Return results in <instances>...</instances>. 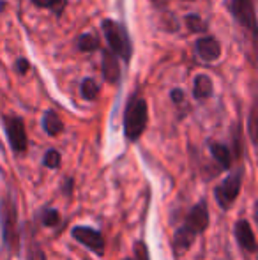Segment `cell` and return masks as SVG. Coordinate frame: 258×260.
<instances>
[{"label": "cell", "mask_w": 258, "mask_h": 260, "mask_svg": "<svg viewBox=\"0 0 258 260\" xmlns=\"http://www.w3.org/2000/svg\"><path fill=\"white\" fill-rule=\"evenodd\" d=\"M249 138L255 144L256 142V110H251V115H249Z\"/></svg>", "instance_id": "7402d4cb"}, {"label": "cell", "mask_w": 258, "mask_h": 260, "mask_svg": "<svg viewBox=\"0 0 258 260\" xmlns=\"http://www.w3.org/2000/svg\"><path fill=\"white\" fill-rule=\"evenodd\" d=\"M134 257H136V260H151V257H149L147 244L141 243V241H138V243L134 244Z\"/></svg>", "instance_id": "44dd1931"}, {"label": "cell", "mask_w": 258, "mask_h": 260, "mask_svg": "<svg viewBox=\"0 0 258 260\" xmlns=\"http://www.w3.org/2000/svg\"><path fill=\"white\" fill-rule=\"evenodd\" d=\"M43 163H45L48 168H52V170L59 168V167H60V152H59V151H55V149H50V151H46Z\"/></svg>", "instance_id": "d6986e66"}, {"label": "cell", "mask_w": 258, "mask_h": 260, "mask_svg": "<svg viewBox=\"0 0 258 260\" xmlns=\"http://www.w3.org/2000/svg\"><path fill=\"white\" fill-rule=\"evenodd\" d=\"M172 100L175 101V103H180V101L184 100V94H182V90H179V89H177V90H173V92H172Z\"/></svg>", "instance_id": "d4e9b609"}, {"label": "cell", "mask_w": 258, "mask_h": 260, "mask_svg": "<svg viewBox=\"0 0 258 260\" xmlns=\"http://www.w3.org/2000/svg\"><path fill=\"white\" fill-rule=\"evenodd\" d=\"M32 4L38 7H46V9L53 11L57 16H60L64 13L67 0H32Z\"/></svg>", "instance_id": "9a60e30c"}, {"label": "cell", "mask_w": 258, "mask_h": 260, "mask_svg": "<svg viewBox=\"0 0 258 260\" xmlns=\"http://www.w3.org/2000/svg\"><path fill=\"white\" fill-rule=\"evenodd\" d=\"M7 131V138L14 152H25L27 149V133H25V124L20 117H6L4 119Z\"/></svg>", "instance_id": "52a82bcc"}, {"label": "cell", "mask_w": 258, "mask_h": 260, "mask_svg": "<svg viewBox=\"0 0 258 260\" xmlns=\"http://www.w3.org/2000/svg\"><path fill=\"white\" fill-rule=\"evenodd\" d=\"M235 239H237L239 246L242 248L248 253H255L256 251V239H255V232H253L251 225L246 219H239L235 223Z\"/></svg>", "instance_id": "9c48e42d"}, {"label": "cell", "mask_w": 258, "mask_h": 260, "mask_svg": "<svg viewBox=\"0 0 258 260\" xmlns=\"http://www.w3.org/2000/svg\"><path fill=\"white\" fill-rule=\"evenodd\" d=\"M97 94H99V85H97L96 80L92 78H85L82 82V96L85 98V100L92 101L97 98Z\"/></svg>", "instance_id": "2e32d148"}, {"label": "cell", "mask_w": 258, "mask_h": 260, "mask_svg": "<svg viewBox=\"0 0 258 260\" xmlns=\"http://www.w3.org/2000/svg\"><path fill=\"white\" fill-rule=\"evenodd\" d=\"M196 55L205 62H214L221 55V45L217 43V39L210 38V36L200 38L196 41Z\"/></svg>", "instance_id": "30bf717a"}, {"label": "cell", "mask_w": 258, "mask_h": 260, "mask_svg": "<svg viewBox=\"0 0 258 260\" xmlns=\"http://www.w3.org/2000/svg\"><path fill=\"white\" fill-rule=\"evenodd\" d=\"M71 236L78 241L80 244H83L85 248H89L90 251H94L96 255L103 257L104 253V239L101 236L99 230L90 229V226H75L71 230Z\"/></svg>", "instance_id": "8992f818"}, {"label": "cell", "mask_w": 258, "mask_h": 260, "mask_svg": "<svg viewBox=\"0 0 258 260\" xmlns=\"http://www.w3.org/2000/svg\"><path fill=\"white\" fill-rule=\"evenodd\" d=\"M97 46H99V41L92 34H83L78 38V48L82 52H94V50H97Z\"/></svg>", "instance_id": "e0dca14e"}, {"label": "cell", "mask_w": 258, "mask_h": 260, "mask_svg": "<svg viewBox=\"0 0 258 260\" xmlns=\"http://www.w3.org/2000/svg\"><path fill=\"white\" fill-rule=\"evenodd\" d=\"M242 186V170H237L234 174H230L219 186L214 188V197H216V202L219 204L221 209H230L232 204L237 200L239 193H241Z\"/></svg>", "instance_id": "5b68a950"}, {"label": "cell", "mask_w": 258, "mask_h": 260, "mask_svg": "<svg viewBox=\"0 0 258 260\" xmlns=\"http://www.w3.org/2000/svg\"><path fill=\"white\" fill-rule=\"evenodd\" d=\"M209 226V207H207V200L202 199L200 202H196L191 211L188 212L186 221L182 226L175 230L172 237V248L175 251V255H182L193 246L195 239L202 232H205V229Z\"/></svg>", "instance_id": "6da1fadb"}, {"label": "cell", "mask_w": 258, "mask_h": 260, "mask_svg": "<svg viewBox=\"0 0 258 260\" xmlns=\"http://www.w3.org/2000/svg\"><path fill=\"white\" fill-rule=\"evenodd\" d=\"M59 221H60V214L55 209H46V211L43 212V223H45L46 226H55Z\"/></svg>", "instance_id": "ffe728a7"}, {"label": "cell", "mask_w": 258, "mask_h": 260, "mask_svg": "<svg viewBox=\"0 0 258 260\" xmlns=\"http://www.w3.org/2000/svg\"><path fill=\"white\" fill-rule=\"evenodd\" d=\"M232 13L235 20L244 28L256 32V16H255V0H232Z\"/></svg>", "instance_id": "ba28073f"}, {"label": "cell", "mask_w": 258, "mask_h": 260, "mask_svg": "<svg viewBox=\"0 0 258 260\" xmlns=\"http://www.w3.org/2000/svg\"><path fill=\"white\" fill-rule=\"evenodd\" d=\"M210 154L214 159L219 163L221 168H230L232 167V152L225 144H210Z\"/></svg>", "instance_id": "4fadbf2b"}, {"label": "cell", "mask_w": 258, "mask_h": 260, "mask_svg": "<svg viewBox=\"0 0 258 260\" xmlns=\"http://www.w3.org/2000/svg\"><path fill=\"white\" fill-rule=\"evenodd\" d=\"M0 229H2V243L7 251L14 253L20 246V230H18V206L13 195L0 199Z\"/></svg>", "instance_id": "7a4b0ae2"}, {"label": "cell", "mask_w": 258, "mask_h": 260, "mask_svg": "<svg viewBox=\"0 0 258 260\" xmlns=\"http://www.w3.org/2000/svg\"><path fill=\"white\" fill-rule=\"evenodd\" d=\"M28 260H45V255L39 248H34V251H30V258Z\"/></svg>", "instance_id": "cb8c5ba5"}, {"label": "cell", "mask_w": 258, "mask_h": 260, "mask_svg": "<svg viewBox=\"0 0 258 260\" xmlns=\"http://www.w3.org/2000/svg\"><path fill=\"white\" fill-rule=\"evenodd\" d=\"M212 82H210L209 76L198 75L195 78V87H193V96L196 100H207V98L212 96Z\"/></svg>", "instance_id": "7c38bea8"}, {"label": "cell", "mask_w": 258, "mask_h": 260, "mask_svg": "<svg viewBox=\"0 0 258 260\" xmlns=\"http://www.w3.org/2000/svg\"><path fill=\"white\" fill-rule=\"evenodd\" d=\"M103 76L108 83H117L121 78V68H119L117 57L110 52L103 53Z\"/></svg>", "instance_id": "8fae6325"}, {"label": "cell", "mask_w": 258, "mask_h": 260, "mask_svg": "<svg viewBox=\"0 0 258 260\" xmlns=\"http://www.w3.org/2000/svg\"><path fill=\"white\" fill-rule=\"evenodd\" d=\"M103 32L104 38H106L110 48L114 50L115 55L122 57L124 60H129L131 57V41L129 36L126 32V28L121 23L112 20H104L103 21Z\"/></svg>", "instance_id": "277c9868"}, {"label": "cell", "mask_w": 258, "mask_h": 260, "mask_svg": "<svg viewBox=\"0 0 258 260\" xmlns=\"http://www.w3.org/2000/svg\"><path fill=\"white\" fill-rule=\"evenodd\" d=\"M43 127H45V131L50 137H55V135H59L60 131L64 129V124H62V120H60V117L57 115L53 110H50V112H46L45 117H43Z\"/></svg>", "instance_id": "5bb4252c"}, {"label": "cell", "mask_w": 258, "mask_h": 260, "mask_svg": "<svg viewBox=\"0 0 258 260\" xmlns=\"http://www.w3.org/2000/svg\"><path fill=\"white\" fill-rule=\"evenodd\" d=\"M147 120H149L147 101L140 96H133L129 100L128 106H126V113H124V131L128 140L136 142L141 137V133L147 127Z\"/></svg>", "instance_id": "3957f363"}, {"label": "cell", "mask_w": 258, "mask_h": 260, "mask_svg": "<svg viewBox=\"0 0 258 260\" xmlns=\"http://www.w3.org/2000/svg\"><path fill=\"white\" fill-rule=\"evenodd\" d=\"M186 25L191 32H205V28H207V23L198 16V14H188Z\"/></svg>", "instance_id": "ac0fdd59"}, {"label": "cell", "mask_w": 258, "mask_h": 260, "mask_svg": "<svg viewBox=\"0 0 258 260\" xmlns=\"http://www.w3.org/2000/svg\"><path fill=\"white\" fill-rule=\"evenodd\" d=\"M16 69H18V73H21V75H25V73L28 71V62L25 60V58H18V62H16Z\"/></svg>", "instance_id": "603a6c76"}]
</instances>
